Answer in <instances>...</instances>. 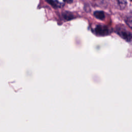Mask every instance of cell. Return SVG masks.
<instances>
[{"label": "cell", "instance_id": "cell-1", "mask_svg": "<svg viewBox=\"0 0 132 132\" xmlns=\"http://www.w3.org/2000/svg\"><path fill=\"white\" fill-rule=\"evenodd\" d=\"M116 32L123 39L127 42H132V33L129 31L123 26H118L117 27Z\"/></svg>", "mask_w": 132, "mask_h": 132}, {"label": "cell", "instance_id": "cell-2", "mask_svg": "<svg viewBox=\"0 0 132 132\" xmlns=\"http://www.w3.org/2000/svg\"><path fill=\"white\" fill-rule=\"evenodd\" d=\"M95 32L96 34L100 36H106L109 34V29L104 25H97L95 28Z\"/></svg>", "mask_w": 132, "mask_h": 132}, {"label": "cell", "instance_id": "cell-3", "mask_svg": "<svg viewBox=\"0 0 132 132\" xmlns=\"http://www.w3.org/2000/svg\"><path fill=\"white\" fill-rule=\"evenodd\" d=\"M51 1L53 3L54 5L58 7H62L65 2H67V0H51Z\"/></svg>", "mask_w": 132, "mask_h": 132}, {"label": "cell", "instance_id": "cell-4", "mask_svg": "<svg viewBox=\"0 0 132 132\" xmlns=\"http://www.w3.org/2000/svg\"><path fill=\"white\" fill-rule=\"evenodd\" d=\"M125 21L127 25L132 29V12H130L126 15Z\"/></svg>", "mask_w": 132, "mask_h": 132}, {"label": "cell", "instance_id": "cell-5", "mask_svg": "<svg viewBox=\"0 0 132 132\" xmlns=\"http://www.w3.org/2000/svg\"><path fill=\"white\" fill-rule=\"evenodd\" d=\"M94 16L100 20H103L105 18L104 12L102 11H96L94 12Z\"/></svg>", "mask_w": 132, "mask_h": 132}, {"label": "cell", "instance_id": "cell-6", "mask_svg": "<svg viewBox=\"0 0 132 132\" xmlns=\"http://www.w3.org/2000/svg\"><path fill=\"white\" fill-rule=\"evenodd\" d=\"M116 1L121 9H123L125 8L127 4L126 0H116Z\"/></svg>", "mask_w": 132, "mask_h": 132}, {"label": "cell", "instance_id": "cell-7", "mask_svg": "<svg viewBox=\"0 0 132 132\" xmlns=\"http://www.w3.org/2000/svg\"><path fill=\"white\" fill-rule=\"evenodd\" d=\"M72 1V0H67V2L68 3H71Z\"/></svg>", "mask_w": 132, "mask_h": 132}, {"label": "cell", "instance_id": "cell-8", "mask_svg": "<svg viewBox=\"0 0 132 132\" xmlns=\"http://www.w3.org/2000/svg\"><path fill=\"white\" fill-rule=\"evenodd\" d=\"M130 1H131V2H132V0H130Z\"/></svg>", "mask_w": 132, "mask_h": 132}]
</instances>
